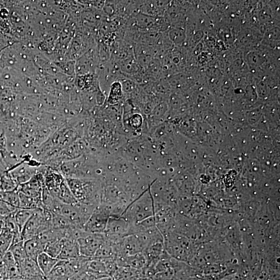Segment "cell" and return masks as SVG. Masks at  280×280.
Wrapping results in <instances>:
<instances>
[{
  "mask_svg": "<svg viewBox=\"0 0 280 280\" xmlns=\"http://www.w3.org/2000/svg\"><path fill=\"white\" fill-rule=\"evenodd\" d=\"M72 193L80 204L96 208L101 200V185L92 178L66 179Z\"/></svg>",
  "mask_w": 280,
  "mask_h": 280,
  "instance_id": "1",
  "label": "cell"
},
{
  "mask_svg": "<svg viewBox=\"0 0 280 280\" xmlns=\"http://www.w3.org/2000/svg\"><path fill=\"white\" fill-rule=\"evenodd\" d=\"M53 214L49 212L37 209L24 225L21 231L24 241L37 237L52 228Z\"/></svg>",
  "mask_w": 280,
  "mask_h": 280,
  "instance_id": "2",
  "label": "cell"
},
{
  "mask_svg": "<svg viewBox=\"0 0 280 280\" xmlns=\"http://www.w3.org/2000/svg\"><path fill=\"white\" fill-rule=\"evenodd\" d=\"M106 239L104 234L88 233L78 239L80 256L88 259L95 257L96 254Z\"/></svg>",
  "mask_w": 280,
  "mask_h": 280,
  "instance_id": "3",
  "label": "cell"
},
{
  "mask_svg": "<svg viewBox=\"0 0 280 280\" xmlns=\"http://www.w3.org/2000/svg\"><path fill=\"white\" fill-rule=\"evenodd\" d=\"M109 212L105 208L97 206L84 227L88 233L104 234L110 217Z\"/></svg>",
  "mask_w": 280,
  "mask_h": 280,
  "instance_id": "4",
  "label": "cell"
},
{
  "mask_svg": "<svg viewBox=\"0 0 280 280\" xmlns=\"http://www.w3.org/2000/svg\"><path fill=\"white\" fill-rule=\"evenodd\" d=\"M62 247L58 258L59 260H70L80 257L77 240L65 237L62 240Z\"/></svg>",
  "mask_w": 280,
  "mask_h": 280,
  "instance_id": "5",
  "label": "cell"
},
{
  "mask_svg": "<svg viewBox=\"0 0 280 280\" xmlns=\"http://www.w3.org/2000/svg\"><path fill=\"white\" fill-rule=\"evenodd\" d=\"M17 265L20 275V279L32 280L43 276L39 267H38L36 262L28 258L17 264Z\"/></svg>",
  "mask_w": 280,
  "mask_h": 280,
  "instance_id": "6",
  "label": "cell"
},
{
  "mask_svg": "<svg viewBox=\"0 0 280 280\" xmlns=\"http://www.w3.org/2000/svg\"><path fill=\"white\" fill-rule=\"evenodd\" d=\"M24 246L27 257L35 262L40 254L44 252L45 247L37 237L24 241Z\"/></svg>",
  "mask_w": 280,
  "mask_h": 280,
  "instance_id": "7",
  "label": "cell"
},
{
  "mask_svg": "<svg viewBox=\"0 0 280 280\" xmlns=\"http://www.w3.org/2000/svg\"><path fill=\"white\" fill-rule=\"evenodd\" d=\"M59 260L50 257L45 252L42 253L38 257L36 263L42 274L47 277L54 269Z\"/></svg>",
  "mask_w": 280,
  "mask_h": 280,
  "instance_id": "8",
  "label": "cell"
},
{
  "mask_svg": "<svg viewBox=\"0 0 280 280\" xmlns=\"http://www.w3.org/2000/svg\"><path fill=\"white\" fill-rule=\"evenodd\" d=\"M53 196L66 205H76L79 203L72 193L66 180L61 184Z\"/></svg>",
  "mask_w": 280,
  "mask_h": 280,
  "instance_id": "9",
  "label": "cell"
},
{
  "mask_svg": "<svg viewBox=\"0 0 280 280\" xmlns=\"http://www.w3.org/2000/svg\"><path fill=\"white\" fill-rule=\"evenodd\" d=\"M66 231L51 228L49 230L38 236L37 238L45 246L49 243L64 238L66 236Z\"/></svg>",
  "mask_w": 280,
  "mask_h": 280,
  "instance_id": "10",
  "label": "cell"
},
{
  "mask_svg": "<svg viewBox=\"0 0 280 280\" xmlns=\"http://www.w3.org/2000/svg\"><path fill=\"white\" fill-rule=\"evenodd\" d=\"M123 94L121 83L118 81L113 82L110 86L107 100L108 103L111 106L119 104L123 96Z\"/></svg>",
  "mask_w": 280,
  "mask_h": 280,
  "instance_id": "11",
  "label": "cell"
},
{
  "mask_svg": "<svg viewBox=\"0 0 280 280\" xmlns=\"http://www.w3.org/2000/svg\"><path fill=\"white\" fill-rule=\"evenodd\" d=\"M37 209L18 208L14 213V218L18 227L21 232L23 228Z\"/></svg>",
  "mask_w": 280,
  "mask_h": 280,
  "instance_id": "12",
  "label": "cell"
},
{
  "mask_svg": "<svg viewBox=\"0 0 280 280\" xmlns=\"http://www.w3.org/2000/svg\"><path fill=\"white\" fill-rule=\"evenodd\" d=\"M13 233L5 228L0 232V254L1 256L7 252L12 245Z\"/></svg>",
  "mask_w": 280,
  "mask_h": 280,
  "instance_id": "13",
  "label": "cell"
},
{
  "mask_svg": "<svg viewBox=\"0 0 280 280\" xmlns=\"http://www.w3.org/2000/svg\"><path fill=\"white\" fill-rule=\"evenodd\" d=\"M19 195L20 199L19 208L43 209L41 199L28 197L19 193Z\"/></svg>",
  "mask_w": 280,
  "mask_h": 280,
  "instance_id": "14",
  "label": "cell"
},
{
  "mask_svg": "<svg viewBox=\"0 0 280 280\" xmlns=\"http://www.w3.org/2000/svg\"><path fill=\"white\" fill-rule=\"evenodd\" d=\"M8 251L11 253L17 264L28 258L24 248V241L12 246Z\"/></svg>",
  "mask_w": 280,
  "mask_h": 280,
  "instance_id": "15",
  "label": "cell"
},
{
  "mask_svg": "<svg viewBox=\"0 0 280 280\" xmlns=\"http://www.w3.org/2000/svg\"><path fill=\"white\" fill-rule=\"evenodd\" d=\"M135 18L136 24L140 28L149 29L155 23L156 19L153 16L138 13Z\"/></svg>",
  "mask_w": 280,
  "mask_h": 280,
  "instance_id": "16",
  "label": "cell"
},
{
  "mask_svg": "<svg viewBox=\"0 0 280 280\" xmlns=\"http://www.w3.org/2000/svg\"><path fill=\"white\" fill-rule=\"evenodd\" d=\"M62 240L53 242L45 246L44 252L51 257L58 259L62 247Z\"/></svg>",
  "mask_w": 280,
  "mask_h": 280,
  "instance_id": "17",
  "label": "cell"
},
{
  "mask_svg": "<svg viewBox=\"0 0 280 280\" xmlns=\"http://www.w3.org/2000/svg\"><path fill=\"white\" fill-rule=\"evenodd\" d=\"M72 226L64 216L61 215H53L52 228L57 230H67Z\"/></svg>",
  "mask_w": 280,
  "mask_h": 280,
  "instance_id": "18",
  "label": "cell"
},
{
  "mask_svg": "<svg viewBox=\"0 0 280 280\" xmlns=\"http://www.w3.org/2000/svg\"><path fill=\"white\" fill-rule=\"evenodd\" d=\"M118 81L122 84L123 92L130 93L135 90L136 87L135 81L128 77H126V76H123Z\"/></svg>",
  "mask_w": 280,
  "mask_h": 280,
  "instance_id": "19",
  "label": "cell"
},
{
  "mask_svg": "<svg viewBox=\"0 0 280 280\" xmlns=\"http://www.w3.org/2000/svg\"><path fill=\"white\" fill-rule=\"evenodd\" d=\"M161 65L158 60L152 59L146 67L147 73L151 78L157 76L161 69Z\"/></svg>",
  "mask_w": 280,
  "mask_h": 280,
  "instance_id": "20",
  "label": "cell"
},
{
  "mask_svg": "<svg viewBox=\"0 0 280 280\" xmlns=\"http://www.w3.org/2000/svg\"><path fill=\"white\" fill-rule=\"evenodd\" d=\"M170 39L175 44H180L185 40V33L180 29H175L171 30L169 33Z\"/></svg>",
  "mask_w": 280,
  "mask_h": 280,
  "instance_id": "21",
  "label": "cell"
},
{
  "mask_svg": "<svg viewBox=\"0 0 280 280\" xmlns=\"http://www.w3.org/2000/svg\"><path fill=\"white\" fill-rule=\"evenodd\" d=\"M17 209L9 205V203L0 200V215L7 216L10 214L15 212Z\"/></svg>",
  "mask_w": 280,
  "mask_h": 280,
  "instance_id": "22",
  "label": "cell"
},
{
  "mask_svg": "<svg viewBox=\"0 0 280 280\" xmlns=\"http://www.w3.org/2000/svg\"><path fill=\"white\" fill-rule=\"evenodd\" d=\"M130 123L133 127H139L142 123V117L138 113L134 114L130 119Z\"/></svg>",
  "mask_w": 280,
  "mask_h": 280,
  "instance_id": "23",
  "label": "cell"
}]
</instances>
